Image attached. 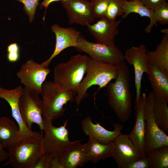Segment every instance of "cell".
<instances>
[{"mask_svg": "<svg viewBox=\"0 0 168 168\" xmlns=\"http://www.w3.org/2000/svg\"><path fill=\"white\" fill-rule=\"evenodd\" d=\"M75 49L88 54L92 59L119 66L124 61V54L117 46L91 42L81 34Z\"/></svg>", "mask_w": 168, "mask_h": 168, "instance_id": "obj_9", "label": "cell"}, {"mask_svg": "<svg viewBox=\"0 0 168 168\" xmlns=\"http://www.w3.org/2000/svg\"><path fill=\"white\" fill-rule=\"evenodd\" d=\"M66 0H43L40 4V8L42 9L44 8L46 9L49 5L52 2L59 1H63Z\"/></svg>", "mask_w": 168, "mask_h": 168, "instance_id": "obj_37", "label": "cell"}, {"mask_svg": "<svg viewBox=\"0 0 168 168\" xmlns=\"http://www.w3.org/2000/svg\"><path fill=\"white\" fill-rule=\"evenodd\" d=\"M90 59L86 55L79 54L71 56L66 63L58 64L54 68L53 82L74 96L77 95Z\"/></svg>", "mask_w": 168, "mask_h": 168, "instance_id": "obj_2", "label": "cell"}, {"mask_svg": "<svg viewBox=\"0 0 168 168\" xmlns=\"http://www.w3.org/2000/svg\"><path fill=\"white\" fill-rule=\"evenodd\" d=\"M90 1L92 12L96 18H103L107 10L108 0H91Z\"/></svg>", "mask_w": 168, "mask_h": 168, "instance_id": "obj_28", "label": "cell"}, {"mask_svg": "<svg viewBox=\"0 0 168 168\" xmlns=\"http://www.w3.org/2000/svg\"><path fill=\"white\" fill-rule=\"evenodd\" d=\"M50 168H64L59 156L53 157L50 162Z\"/></svg>", "mask_w": 168, "mask_h": 168, "instance_id": "obj_35", "label": "cell"}, {"mask_svg": "<svg viewBox=\"0 0 168 168\" xmlns=\"http://www.w3.org/2000/svg\"><path fill=\"white\" fill-rule=\"evenodd\" d=\"M64 168H76L89 161L83 144L75 141L63 155L59 156Z\"/></svg>", "mask_w": 168, "mask_h": 168, "instance_id": "obj_22", "label": "cell"}, {"mask_svg": "<svg viewBox=\"0 0 168 168\" xmlns=\"http://www.w3.org/2000/svg\"><path fill=\"white\" fill-rule=\"evenodd\" d=\"M50 72L48 68L30 59L22 64L16 75L25 87L40 95L42 85Z\"/></svg>", "mask_w": 168, "mask_h": 168, "instance_id": "obj_10", "label": "cell"}, {"mask_svg": "<svg viewBox=\"0 0 168 168\" xmlns=\"http://www.w3.org/2000/svg\"><path fill=\"white\" fill-rule=\"evenodd\" d=\"M124 13L121 16L122 18H126L131 13L138 14L141 17H147L150 19L149 24L146 26L145 31L146 33H149L154 26L157 24L154 21V11L145 7L140 0H133L129 1L125 0L123 7Z\"/></svg>", "mask_w": 168, "mask_h": 168, "instance_id": "obj_24", "label": "cell"}, {"mask_svg": "<svg viewBox=\"0 0 168 168\" xmlns=\"http://www.w3.org/2000/svg\"><path fill=\"white\" fill-rule=\"evenodd\" d=\"M127 168H148L147 156L138 158L129 164Z\"/></svg>", "mask_w": 168, "mask_h": 168, "instance_id": "obj_34", "label": "cell"}, {"mask_svg": "<svg viewBox=\"0 0 168 168\" xmlns=\"http://www.w3.org/2000/svg\"><path fill=\"white\" fill-rule=\"evenodd\" d=\"M125 0H108L106 11L104 17L107 20L113 21L124 13L123 7Z\"/></svg>", "mask_w": 168, "mask_h": 168, "instance_id": "obj_27", "label": "cell"}, {"mask_svg": "<svg viewBox=\"0 0 168 168\" xmlns=\"http://www.w3.org/2000/svg\"><path fill=\"white\" fill-rule=\"evenodd\" d=\"M121 22L120 20L111 21L101 18L86 27L96 43L114 46V38L119 33L118 26Z\"/></svg>", "mask_w": 168, "mask_h": 168, "instance_id": "obj_15", "label": "cell"}, {"mask_svg": "<svg viewBox=\"0 0 168 168\" xmlns=\"http://www.w3.org/2000/svg\"><path fill=\"white\" fill-rule=\"evenodd\" d=\"M7 57L8 61L14 63L18 61L19 58V47L16 43H14L9 44L7 47Z\"/></svg>", "mask_w": 168, "mask_h": 168, "instance_id": "obj_31", "label": "cell"}, {"mask_svg": "<svg viewBox=\"0 0 168 168\" xmlns=\"http://www.w3.org/2000/svg\"><path fill=\"white\" fill-rule=\"evenodd\" d=\"M61 3L67 12L69 25L87 26L93 23L96 19L88 0H66Z\"/></svg>", "mask_w": 168, "mask_h": 168, "instance_id": "obj_12", "label": "cell"}, {"mask_svg": "<svg viewBox=\"0 0 168 168\" xmlns=\"http://www.w3.org/2000/svg\"><path fill=\"white\" fill-rule=\"evenodd\" d=\"M145 45L142 43L138 46H133L126 50L124 59L133 66L134 73L135 85L136 88V100L141 94V82L144 73H147L148 62Z\"/></svg>", "mask_w": 168, "mask_h": 168, "instance_id": "obj_11", "label": "cell"}, {"mask_svg": "<svg viewBox=\"0 0 168 168\" xmlns=\"http://www.w3.org/2000/svg\"><path fill=\"white\" fill-rule=\"evenodd\" d=\"M119 72L114 82L106 86L109 105L119 119L124 123L132 113V102L130 89V74L128 66L124 61L119 65Z\"/></svg>", "mask_w": 168, "mask_h": 168, "instance_id": "obj_1", "label": "cell"}, {"mask_svg": "<svg viewBox=\"0 0 168 168\" xmlns=\"http://www.w3.org/2000/svg\"><path fill=\"white\" fill-rule=\"evenodd\" d=\"M15 0L23 4V8L25 13L27 15L30 23H31L34 19L37 7L40 4V0Z\"/></svg>", "mask_w": 168, "mask_h": 168, "instance_id": "obj_29", "label": "cell"}, {"mask_svg": "<svg viewBox=\"0 0 168 168\" xmlns=\"http://www.w3.org/2000/svg\"><path fill=\"white\" fill-rule=\"evenodd\" d=\"M155 22L161 25L168 23V2L163 4L159 8L154 11Z\"/></svg>", "mask_w": 168, "mask_h": 168, "instance_id": "obj_30", "label": "cell"}, {"mask_svg": "<svg viewBox=\"0 0 168 168\" xmlns=\"http://www.w3.org/2000/svg\"><path fill=\"white\" fill-rule=\"evenodd\" d=\"M147 52L148 63L168 74V34H163L155 51Z\"/></svg>", "mask_w": 168, "mask_h": 168, "instance_id": "obj_23", "label": "cell"}, {"mask_svg": "<svg viewBox=\"0 0 168 168\" xmlns=\"http://www.w3.org/2000/svg\"><path fill=\"white\" fill-rule=\"evenodd\" d=\"M23 88L19 85L15 88L8 90L0 87V98L6 100L11 108L12 115L17 123L23 139L34 135L36 132H33L24 123L21 115L19 106V99Z\"/></svg>", "mask_w": 168, "mask_h": 168, "instance_id": "obj_17", "label": "cell"}, {"mask_svg": "<svg viewBox=\"0 0 168 168\" xmlns=\"http://www.w3.org/2000/svg\"><path fill=\"white\" fill-rule=\"evenodd\" d=\"M161 32L163 34H168V29H163L161 30Z\"/></svg>", "mask_w": 168, "mask_h": 168, "instance_id": "obj_38", "label": "cell"}, {"mask_svg": "<svg viewBox=\"0 0 168 168\" xmlns=\"http://www.w3.org/2000/svg\"><path fill=\"white\" fill-rule=\"evenodd\" d=\"M156 96L168 103V74L148 63L147 73Z\"/></svg>", "mask_w": 168, "mask_h": 168, "instance_id": "obj_21", "label": "cell"}, {"mask_svg": "<svg viewBox=\"0 0 168 168\" xmlns=\"http://www.w3.org/2000/svg\"><path fill=\"white\" fill-rule=\"evenodd\" d=\"M146 96V94L143 93L138 100H135V122L132 130L128 135L139 157L147 156L145 151L146 125L143 115L144 106Z\"/></svg>", "mask_w": 168, "mask_h": 168, "instance_id": "obj_13", "label": "cell"}, {"mask_svg": "<svg viewBox=\"0 0 168 168\" xmlns=\"http://www.w3.org/2000/svg\"><path fill=\"white\" fill-rule=\"evenodd\" d=\"M51 29L55 35V46L50 57L40 64L42 67L46 68H48L53 59L63 50L69 47H77L81 35L80 32L74 28L63 27L57 24L53 25Z\"/></svg>", "mask_w": 168, "mask_h": 168, "instance_id": "obj_14", "label": "cell"}, {"mask_svg": "<svg viewBox=\"0 0 168 168\" xmlns=\"http://www.w3.org/2000/svg\"><path fill=\"white\" fill-rule=\"evenodd\" d=\"M40 94L25 87L19 99V106L22 120L32 130L33 124L38 125L42 131L44 129L43 105Z\"/></svg>", "mask_w": 168, "mask_h": 168, "instance_id": "obj_8", "label": "cell"}, {"mask_svg": "<svg viewBox=\"0 0 168 168\" xmlns=\"http://www.w3.org/2000/svg\"><path fill=\"white\" fill-rule=\"evenodd\" d=\"M23 139L19 127L7 116L0 118V142L8 152Z\"/></svg>", "mask_w": 168, "mask_h": 168, "instance_id": "obj_19", "label": "cell"}, {"mask_svg": "<svg viewBox=\"0 0 168 168\" xmlns=\"http://www.w3.org/2000/svg\"><path fill=\"white\" fill-rule=\"evenodd\" d=\"M155 96L153 91L146 96L143 115L145 121V153L147 156L152 150L168 146V136L158 127L153 115V105Z\"/></svg>", "mask_w": 168, "mask_h": 168, "instance_id": "obj_7", "label": "cell"}, {"mask_svg": "<svg viewBox=\"0 0 168 168\" xmlns=\"http://www.w3.org/2000/svg\"><path fill=\"white\" fill-rule=\"evenodd\" d=\"M8 152L3 145L0 142V162L5 161L8 158Z\"/></svg>", "mask_w": 168, "mask_h": 168, "instance_id": "obj_36", "label": "cell"}, {"mask_svg": "<svg viewBox=\"0 0 168 168\" xmlns=\"http://www.w3.org/2000/svg\"><path fill=\"white\" fill-rule=\"evenodd\" d=\"M88 137V141L83 144V146L89 161L96 163L100 160L114 157L115 155L114 141L107 144H102L92 137Z\"/></svg>", "mask_w": 168, "mask_h": 168, "instance_id": "obj_20", "label": "cell"}, {"mask_svg": "<svg viewBox=\"0 0 168 168\" xmlns=\"http://www.w3.org/2000/svg\"><path fill=\"white\" fill-rule=\"evenodd\" d=\"M82 130L87 136L92 137L100 143L107 144L114 141L121 133L123 126L119 123L114 124V129L110 131L105 129L97 122L94 124L91 117H86L81 122Z\"/></svg>", "mask_w": 168, "mask_h": 168, "instance_id": "obj_16", "label": "cell"}, {"mask_svg": "<svg viewBox=\"0 0 168 168\" xmlns=\"http://www.w3.org/2000/svg\"><path fill=\"white\" fill-rule=\"evenodd\" d=\"M155 120L159 128L166 134L168 133V107L167 103L155 96L153 107Z\"/></svg>", "mask_w": 168, "mask_h": 168, "instance_id": "obj_25", "label": "cell"}, {"mask_svg": "<svg viewBox=\"0 0 168 168\" xmlns=\"http://www.w3.org/2000/svg\"><path fill=\"white\" fill-rule=\"evenodd\" d=\"M132 0H128V1H132Z\"/></svg>", "mask_w": 168, "mask_h": 168, "instance_id": "obj_39", "label": "cell"}, {"mask_svg": "<svg viewBox=\"0 0 168 168\" xmlns=\"http://www.w3.org/2000/svg\"><path fill=\"white\" fill-rule=\"evenodd\" d=\"M68 120L60 127H56L53 121L43 117L44 135L43 137L44 153L53 157L60 156L73 144L75 141H71L69 137V132L66 128Z\"/></svg>", "mask_w": 168, "mask_h": 168, "instance_id": "obj_6", "label": "cell"}, {"mask_svg": "<svg viewBox=\"0 0 168 168\" xmlns=\"http://www.w3.org/2000/svg\"><path fill=\"white\" fill-rule=\"evenodd\" d=\"M43 105V117L52 121L64 115V105L75 101L74 96L57 86L53 81H44L41 94Z\"/></svg>", "mask_w": 168, "mask_h": 168, "instance_id": "obj_5", "label": "cell"}, {"mask_svg": "<svg viewBox=\"0 0 168 168\" xmlns=\"http://www.w3.org/2000/svg\"><path fill=\"white\" fill-rule=\"evenodd\" d=\"M43 136L36 132L33 136L23 139L8 152V160L4 166L14 168H33L44 152Z\"/></svg>", "mask_w": 168, "mask_h": 168, "instance_id": "obj_4", "label": "cell"}, {"mask_svg": "<svg viewBox=\"0 0 168 168\" xmlns=\"http://www.w3.org/2000/svg\"><path fill=\"white\" fill-rule=\"evenodd\" d=\"M119 72V65H115L95 60L91 58L88 63L86 75L83 78L79 91L75 97L77 110L81 101L89 95L88 90L93 85L99 89L106 87L113 80L117 78Z\"/></svg>", "mask_w": 168, "mask_h": 168, "instance_id": "obj_3", "label": "cell"}, {"mask_svg": "<svg viewBox=\"0 0 168 168\" xmlns=\"http://www.w3.org/2000/svg\"><path fill=\"white\" fill-rule=\"evenodd\" d=\"M114 142L115 155L113 158L119 168H127L129 164L139 158L128 135L121 133Z\"/></svg>", "mask_w": 168, "mask_h": 168, "instance_id": "obj_18", "label": "cell"}, {"mask_svg": "<svg viewBox=\"0 0 168 168\" xmlns=\"http://www.w3.org/2000/svg\"><path fill=\"white\" fill-rule=\"evenodd\" d=\"M148 168H168V146L155 148L147 155Z\"/></svg>", "mask_w": 168, "mask_h": 168, "instance_id": "obj_26", "label": "cell"}, {"mask_svg": "<svg viewBox=\"0 0 168 168\" xmlns=\"http://www.w3.org/2000/svg\"><path fill=\"white\" fill-rule=\"evenodd\" d=\"M53 156L44 153L38 158L33 168H50V162Z\"/></svg>", "mask_w": 168, "mask_h": 168, "instance_id": "obj_32", "label": "cell"}, {"mask_svg": "<svg viewBox=\"0 0 168 168\" xmlns=\"http://www.w3.org/2000/svg\"><path fill=\"white\" fill-rule=\"evenodd\" d=\"M148 8L154 11L163 4L168 2V0H140Z\"/></svg>", "mask_w": 168, "mask_h": 168, "instance_id": "obj_33", "label": "cell"}]
</instances>
